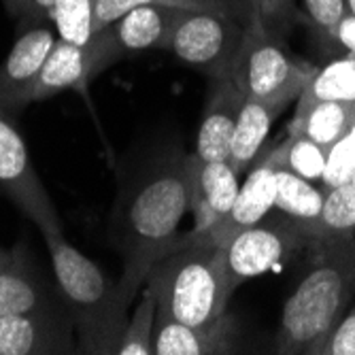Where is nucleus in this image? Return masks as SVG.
Instances as JSON below:
<instances>
[{
  "label": "nucleus",
  "instance_id": "1",
  "mask_svg": "<svg viewBox=\"0 0 355 355\" xmlns=\"http://www.w3.org/2000/svg\"><path fill=\"white\" fill-rule=\"evenodd\" d=\"M196 168V153L168 155L139 173L115 200L111 241L123 260L117 283L130 304L179 239V225L191 209Z\"/></svg>",
  "mask_w": 355,
  "mask_h": 355
},
{
  "label": "nucleus",
  "instance_id": "2",
  "mask_svg": "<svg viewBox=\"0 0 355 355\" xmlns=\"http://www.w3.org/2000/svg\"><path fill=\"white\" fill-rule=\"evenodd\" d=\"M309 268L287 296L275 353L319 355L355 296V236L311 241Z\"/></svg>",
  "mask_w": 355,
  "mask_h": 355
},
{
  "label": "nucleus",
  "instance_id": "3",
  "mask_svg": "<svg viewBox=\"0 0 355 355\" xmlns=\"http://www.w3.org/2000/svg\"><path fill=\"white\" fill-rule=\"evenodd\" d=\"M145 287L157 300V317L187 326H211L225 315L234 287L223 251L211 232L179 236L149 272Z\"/></svg>",
  "mask_w": 355,
  "mask_h": 355
},
{
  "label": "nucleus",
  "instance_id": "4",
  "mask_svg": "<svg viewBox=\"0 0 355 355\" xmlns=\"http://www.w3.org/2000/svg\"><path fill=\"white\" fill-rule=\"evenodd\" d=\"M41 236L51 255L62 302L73 317L79 351L96 355L117 353L130 309L119 283L111 281L98 264L71 245L64 230H47Z\"/></svg>",
  "mask_w": 355,
  "mask_h": 355
},
{
  "label": "nucleus",
  "instance_id": "5",
  "mask_svg": "<svg viewBox=\"0 0 355 355\" xmlns=\"http://www.w3.org/2000/svg\"><path fill=\"white\" fill-rule=\"evenodd\" d=\"M313 71V67L289 53L285 39L251 19L245 24L230 79L247 101L289 105L300 96Z\"/></svg>",
  "mask_w": 355,
  "mask_h": 355
},
{
  "label": "nucleus",
  "instance_id": "6",
  "mask_svg": "<svg viewBox=\"0 0 355 355\" xmlns=\"http://www.w3.org/2000/svg\"><path fill=\"white\" fill-rule=\"evenodd\" d=\"M245 26L223 5L177 11L168 51L211 79L230 77Z\"/></svg>",
  "mask_w": 355,
  "mask_h": 355
},
{
  "label": "nucleus",
  "instance_id": "7",
  "mask_svg": "<svg viewBox=\"0 0 355 355\" xmlns=\"http://www.w3.org/2000/svg\"><path fill=\"white\" fill-rule=\"evenodd\" d=\"M309 245L311 239L304 234L300 223L275 209L264 219L239 230L221 245L225 272L236 289L241 283L289 262Z\"/></svg>",
  "mask_w": 355,
  "mask_h": 355
},
{
  "label": "nucleus",
  "instance_id": "8",
  "mask_svg": "<svg viewBox=\"0 0 355 355\" xmlns=\"http://www.w3.org/2000/svg\"><path fill=\"white\" fill-rule=\"evenodd\" d=\"M0 189L41 232L62 230L60 215L45 189L28 147L13 123V115L0 107Z\"/></svg>",
  "mask_w": 355,
  "mask_h": 355
},
{
  "label": "nucleus",
  "instance_id": "9",
  "mask_svg": "<svg viewBox=\"0 0 355 355\" xmlns=\"http://www.w3.org/2000/svg\"><path fill=\"white\" fill-rule=\"evenodd\" d=\"M121 55L123 53L113 43L107 28L96 32L83 45L58 39L49 58L43 64L41 77L35 85V94H32V103L49 101L67 89L83 92Z\"/></svg>",
  "mask_w": 355,
  "mask_h": 355
},
{
  "label": "nucleus",
  "instance_id": "10",
  "mask_svg": "<svg viewBox=\"0 0 355 355\" xmlns=\"http://www.w3.org/2000/svg\"><path fill=\"white\" fill-rule=\"evenodd\" d=\"M75 324L64 302L0 317V355L75 353Z\"/></svg>",
  "mask_w": 355,
  "mask_h": 355
},
{
  "label": "nucleus",
  "instance_id": "11",
  "mask_svg": "<svg viewBox=\"0 0 355 355\" xmlns=\"http://www.w3.org/2000/svg\"><path fill=\"white\" fill-rule=\"evenodd\" d=\"M55 43L58 32L51 21L21 28V35L0 64V107L13 117L32 105L35 85Z\"/></svg>",
  "mask_w": 355,
  "mask_h": 355
},
{
  "label": "nucleus",
  "instance_id": "12",
  "mask_svg": "<svg viewBox=\"0 0 355 355\" xmlns=\"http://www.w3.org/2000/svg\"><path fill=\"white\" fill-rule=\"evenodd\" d=\"M281 143L257 155L251 164L247 179L241 183L232 211L211 232L219 245H223L239 230L253 225L275 211L277 198V171L281 166Z\"/></svg>",
  "mask_w": 355,
  "mask_h": 355
},
{
  "label": "nucleus",
  "instance_id": "13",
  "mask_svg": "<svg viewBox=\"0 0 355 355\" xmlns=\"http://www.w3.org/2000/svg\"><path fill=\"white\" fill-rule=\"evenodd\" d=\"M243 94L230 77L213 79V89L198 128L196 153L202 162L230 159L232 139L243 109Z\"/></svg>",
  "mask_w": 355,
  "mask_h": 355
},
{
  "label": "nucleus",
  "instance_id": "14",
  "mask_svg": "<svg viewBox=\"0 0 355 355\" xmlns=\"http://www.w3.org/2000/svg\"><path fill=\"white\" fill-rule=\"evenodd\" d=\"M239 187L241 175L232 168L228 159H223V162H202L198 157L189 209V213L193 215L191 230L213 232L232 211Z\"/></svg>",
  "mask_w": 355,
  "mask_h": 355
},
{
  "label": "nucleus",
  "instance_id": "15",
  "mask_svg": "<svg viewBox=\"0 0 355 355\" xmlns=\"http://www.w3.org/2000/svg\"><path fill=\"white\" fill-rule=\"evenodd\" d=\"M236 326L225 313L211 326H187L157 317L153 334V355H215L234 353Z\"/></svg>",
  "mask_w": 355,
  "mask_h": 355
},
{
  "label": "nucleus",
  "instance_id": "16",
  "mask_svg": "<svg viewBox=\"0 0 355 355\" xmlns=\"http://www.w3.org/2000/svg\"><path fill=\"white\" fill-rule=\"evenodd\" d=\"M177 11L181 9L139 7L121 15L107 30L123 55L147 49H168Z\"/></svg>",
  "mask_w": 355,
  "mask_h": 355
},
{
  "label": "nucleus",
  "instance_id": "17",
  "mask_svg": "<svg viewBox=\"0 0 355 355\" xmlns=\"http://www.w3.org/2000/svg\"><path fill=\"white\" fill-rule=\"evenodd\" d=\"M55 302L45 281L19 251L0 260V317L28 313Z\"/></svg>",
  "mask_w": 355,
  "mask_h": 355
},
{
  "label": "nucleus",
  "instance_id": "18",
  "mask_svg": "<svg viewBox=\"0 0 355 355\" xmlns=\"http://www.w3.org/2000/svg\"><path fill=\"white\" fill-rule=\"evenodd\" d=\"M285 107H287L285 103L247 101V98L243 101V109L232 139L230 159H228L239 175L249 171L257 155L264 151V143L270 135V128Z\"/></svg>",
  "mask_w": 355,
  "mask_h": 355
},
{
  "label": "nucleus",
  "instance_id": "19",
  "mask_svg": "<svg viewBox=\"0 0 355 355\" xmlns=\"http://www.w3.org/2000/svg\"><path fill=\"white\" fill-rule=\"evenodd\" d=\"M324 198H326V189L319 183L298 177L283 164L279 166L275 209L285 213L287 217H292L296 223H300V228L311 241H315L317 234Z\"/></svg>",
  "mask_w": 355,
  "mask_h": 355
},
{
  "label": "nucleus",
  "instance_id": "20",
  "mask_svg": "<svg viewBox=\"0 0 355 355\" xmlns=\"http://www.w3.org/2000/svg\"><path fill=\"white\" fill-rule=\"evenodd\" d=\"M315 103H351L355 105V55L347 53L315 69L298 96V107L306 109Z\"/></svg>",
  "mask_w": 355,
  "mask_h": 355
},
{
  "label": "nucleus",
  "instance_id": "21",
  "mask_svg": "<svg viewBox=\"0 0 355 355\" xmlns=\"http://www.w3.org/2000/svg\"><path fill=\"white\" fill-rule=\"evenodd\" d=\"M353 117L355 105L351 103H315L296 111L289 132H300L328 151L349 128Z\"/></svg>",
  "mask_w": 355,
  "mask_h": 355
},
{
  "label": "nucleus",
  "instance_id": "22",
  "mask_svg": "<svg viewBox=\"0 0 355 355\" xmlns=\"http://www.w3.org/2000/svg\"><path fill=\"white\" fill-rule=\"evenodd\" d=\"M243 26L251 19L260 21L272 35L287 39L289 30L304 19L296 0H219Z\"/></svg>",
  "mask_w": 355,
  "mask_h": 355
},
{
  "label": "nucleus",
  "instance_id": "23",
  "mask_svg": "<svg viewBox=\"0 0 355 355\" xmlns=\"http://www.w3.org/2000/svg\"><path fill=\"white\" fill-rule=\"evenodd\" d=\"M157 319V300L149 287L141 289L135 311L128 315L115 355H153V334Z\"/></svg>",
  "mask_w": 355,
  "mask_h": 355
},
{
  "label": "nucleus",
  "instance_id": "24",
  "mask_svg": "<svg viewBox=\"0 0 355 355\" xmlns=\"http://www.w3.org/2000/svg\"><path fill=\"white\" fill-rule=\"evenodd\" d=\"M334 236H355V183H343L326 189L315 241Z\"/></svg>",
  "mask_w": 355,
  "mask_h": 355
},
{
  "label": "nucleus",
  "instance_id": "25",
  "mask_svg": "<svg viewBox=\"0 0 355 355\" xmlns=\"http://www.w3.org/2000/svg\"><path fill=\"white\" fill-rule=\"evenodd\" d=\"M281 164L298 177L319 183L324 179L328 151L300 132H289L281 143Z\"/></svg>",
  "mask_w": 355,
  "mask_h": 355
},
{
  "label": "nucleus",
  "instance_id": "26",
  "mask_svg": "<svg viewBox=\"0 0 355 355\" xmlns=\"http://www.w3.org/2000/svg\"><path fill=\"white\" fill-rule=\"evenodd\" d=\"M98 0H55L51 24L58 39L83 45L94 37V9Z\"/></svg>",
  "mask_w": 355,
  "mask_h": 355
},
{
  "label": "nucleus",
  "instance_id": "27",
  "mask_svg": "<svg viewBox=\"0 0 355 355\" xmlns=\"http://www.w3.org/2000/svg\"><path fill=\"white\" fill-rule=\"evenodd\" d=\"M219 5H221L219 0H98L94 9V35L109 28L128 11L139 7H168V9L187 11V9H211Z\"/></svg>",
  "mask_w": 355,
  "mask_h": 355
},
{
  "label": "nucleus",
  "instance_id": "28",
  "mask_svg": "<svg viewBox=\"0 0 355 355\" xmlns=\"http://www.w3.org/2000/svg\"><path fill=\"white\" fill-rule=\"evenodd\" d=\"M355 177V117L349 128L340 135V139L328 149L326 171L321 179V187H336L353 181Z\"/></svg>",
  "mask_w": 355,
  "mask_h": 355
},
{
  "label": "nucleus",
  "instance_id": "29",
  "mask_svg": "<svg viewBox=\"0 0 355 355\" xmlns=\"http://www.w3.org/2000/svg\"><path fill=\"white\" fill-rule=\"evenodd\" d=\"M347 13L345 0H304V15L313 24V28L324 35L326 39L334 41V32L340 19Z\"/></svg>",
  "mask_w": 355,
  "mask_h": 355
},
{
  "label": "nucleus",
  "instance_id": "30",
  "mask_svg": "<svg viewBox=\"0 0 355 355\" xmlns=\"http://www.w3.org/2000/svg\"><path fill=\"white\" fill-rule=\"evenodd\" d=\"M7 11L19 21L21 28L51 21L55 0H3Z\"/></svg>",
  "mask_w": 355,
  "mask_h": 355
},
{
  "label": "nucleus",
  "instance_id": "31",
  "mask_svg": "<svg viewBox=\"0 0 355 355\" xmlns=\"http://www.w3.org/2000/svg\"><path fill=\"white\" fill-rule=\"evenodd\" d=\"M319 355H355V306L343 315Z\"/></svg>",
  "mask_w": 355,
  "mask_h": 355
},
{
  "label": "nucleus",
  "instance_id": "32",
  "mask_svg": "<svg viewBox=\"0 0 355 355\" xmlns=\"http://www.w3.org/2000/svg\"><path fill=\"white\" fill-rule=\"evenodd\" d=\"M334 43H338L343 49H347V53L355 55V15H351L349 11L336 26Z\"/></svg>",
  "mask_w": 355,
  "mask_h": 355
},
{
  "label": "nucleus",
  "instance_id": "33",
  "mask_svg": "<svg viewBox=\"0 0 355 355\" xmlns=\"http://www.w3.org/2000/svg\"><path fill=\"white\" fill-rule=\"evenodd\" d=\"M345 3H347V11L351 15H355V0H345Z\"/></svg>",
  "mask_w": 355,
  "mask_h": 355
},
{
  "label": "nucleus",
  "instance_id": "34",
  "mask_svg": "<svg viewBox=\"0 0 355 355\" xmlns=\"http://www.w3.org/2000/svg\"><path fill=\"white\" fill-rule=\"evenodd\" d=\"M9 255V251L7 249H3V247H0V260H3V257H7Z\"/></svg>",
  "mask_w": 355,
  "mask_h": 355
},
{
  "label": "nucleus",
  "instance_id": "35",
  "mask_svg": "<svg viewBox=\"0 0 355 355\" xmlns=\"http://www.w3.org/2000/svg\"><path fill=\"white\" fill-rule=\"evenodd\" d=\"M353 183H355V177H353Z\"/></svg>",
  "mask_w": 355,
  "mask_h": 355
}]
</instances>
